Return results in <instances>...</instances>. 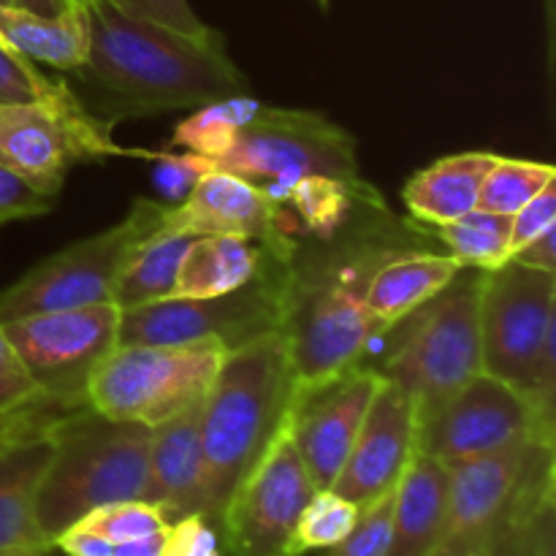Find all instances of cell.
I'll list each match as a JSON object with an SVG mask.
<instances>
[{
	"label": "cell",
	"mask_w": 556,
	"mask_h": 556,
	"mask_svg": "<svg viewBox=\"0 0 556 556\" xmlns=\"http://www.w3.org/2000/svg\"><path fill=\"white\" fill-rule=\"evenodd\" d=\"M434 233L416 220H400L389 204H367L337 231L299 237L288 261L282 340L296 389L358 367L383 340L367 307L372 275L394 255L427 248Z\"/></svg>",
	"instance_id": "obj_1"
},
{
	"label": "cell",
	"mask_w": 556,
	"mask_h": 556,
	"mask_svg": "<svg viewBox=\"0 0 556 556\" xmlns=\"http://www.w3.org/2000/svg\"><path fill=\"white\" fill-rule=\"evenodd\" d=\"M76 74L103 92L114 117L199 109L248 92V79L228 58L220 33L195 41L152 22L130 20L106 0L90 3V54Z\"/></svg>",
	"instance_id": "obj_2"
},
{
	"label": "cell",
	"mask_w": 556,
	"mask_h": 556,
	"mask_svg": "<svg viewBox=\"0 0 556 556\" xmlns=\"http://www.w3.org/2000/svg\"><path fill=\"white\" fill-rule=\"evenodd\" d=\"M296 394L280 331L226 353L201 405L206 519L220 525L228 500L286 424Z\"/></svg>",
	"instance_id": "obj_3"
},
{
	"label": "cell",
	"mask_w": 556,
	"mask_h": 556,
	"mask_svg": "<svg viewBox=\"0 0 556 556\" xmlns=\"http://www.w3.org/2000/svg\"><path fill=\"white\" fill-rule=\"evenodd\" d=\"M52 456L36 492V519L47 541L125 500H144L152 429L114 421L90 405L68 413L49 432Z\"/></svg>",
	"instance_id": "obj_4"
},
{
	"label": "cell",
	"mask_w": 556,
	"mask_h": 556,
	"mask_svg": "<svg viewBox=\"0 0 556 556\" xmlns=\"http://www.w3.org/2000/svg\"><path fill=\"white\" fill-rule=\"evenodd\" d=\"M483 269L462 266L454 280L402 320V340L378 369L416 405L418 421L432 416L472 375L483 372L481 288Z\"/></svg>",
	"instance_id": "obj_5"
},
{
	"label": "cell",
	"mask_w": 556,
	"mask_h": 556,
	"mask_svg": "<svg viewBox=\"0 0 556 556\" xmlns=\"http://www.w3.org/2000/svg\"><path fill=\"white\" fill-rule=\"evenodd\" d=\"M226 353L212 342L117 345L92 372L87 405L114 421L155 429L204 402Z\"/></svg>",
	"instance_id": "obj_6"
},
{
	"label": "cell",
	"mask_w": 556,
	"mask_h": 556,
	"mask_svg": "<svg viewBox=\"0 0 556 556\" xmlns=\"http://www.w3.org/2000/svg\"><path fill=\"white\" fill-rule=\"evenodd\" d=\"M215 166L253 182L271 201H280L282 193L304 177L364 182L356 139L342 125L309 109L266 103Z\"/></svg>",
	"instance_id": "obj_7"
},
{
	"label": "cell",
	"mask_w": 556,
	"mask_h": 556,
	"mask_svg": "<svg viewBox=\"0 0 556 556\" xmlns=\"http://www.w3.org/2000/svg\"><path fill=\"white\" fill-rule=\"evenodd\" d=\"M168 204L136 199L128 215L112 228L68 244L33 266L22 280L0 293V324L52 309L112 302V288L128 255L161 231Z\"/></svg>",
	"instance_id": "obj_8"
},
{
	"label": "cell",
	"mask_w": 556,
	"mask_h": 556,
	"mask_svg": "<svg viewBox=\"0 0 556 556\" xmlns=\"http://www.w3.org/2000/svg\"><path fill=\"white\" fill-rule=\"evenodd\" d=\"M139 152L114 144L112 119L92 114L68 85L52 101L0 106V166L49 199L63 190L74 163Z\"/></svg>",
	"instance_id": "obj_9"
},
{
	"label": "cell",
	"mask_w": 556,
	"mask_h": 556,
	"mask_svg": "<svg viewBox=\"0 0 556 556\" xmlns=\"http://www.w3.org/2000/svg\"><path fill=\"white\" fill-rule=\"evenodd\" d=\"M288 264L275 266L239 291L210 299H163L119 313V345H195L233 351L282 329Z\"/></svg>",
	"instance_id": "obj_10"
},
{
	"label": "cell",
	"mask_w": 556,
	"mask_h": 556,
	"mask_svg": "<svg viewBox=\"0 0 556 556\" xmlns=\"http://www.w3.org/2000/svg\"><path fill=\"white\" fill-rule=\"evenodd\" d=\"M119 313L114 302L52 309L9 320L3 331L38 391L81 407L92 372L119 345Z\"/></svg>",
	"instance_id": "obj_11"
},
{
	"label": "cell",
	"mask_w": 556,
	"mask_h": 556,
	"mask_svg": "<svg viewBox=\"0 0 556 556\" xmlns=\"http://www.w3.org/2000/svg\"><path fill=\"white\" fill-rule=\"evenodd\" d=\"M552 329H556V271L508 261L483 275V372L505 380L532 402L535 364Z\"/></svg>",
	"instance_id": "obj_12"
},
{
	"label": "cell",
	"mask_w": 556,
	"mask_h": 556,
	"mask_svg": "<svg viewBox=\"0 0 556 556\" xmlns=\"http://www.w3.org/2000/svg\"><path fill=\"white\" fill-rule=\"evenodd\" d=\"M318 492L293 448L288 418L266 454L255 462L220 516L223 543L231 556H299L296 527Z\"/></svg>",
	"instance_id": "obj_13"
},
{
	"label": "cell",
	"mask_w": 556,
	"mask_h": 556,
	"mask_svg": "<svg viewBox=\"0 0 556 556\" xmlns=\"http://www.w3.org/2000/svg\"><path fill=\"white\" fill-rule=\"evenodd\" d=\"M530 440L554 443V429L538 418L521 391L489 372L472 375L432 416L418 421V451L445 465Z\"/></svg>",
	"instance_id": "obj_14"
},
{
	"label": "cell",
	"mask_w": 556,
	"mask_h": 556,
	"mask_svg": "<svg viewBox=\"0 0 556 556\" xmlns=\"http://www.w3.org/2000/svg\"><path fill=\"white\" fill-rule=\"evenodd\" d=\"M383 375L369 364L296 389L288 410V434L315 489H331L362 429Z\"/></svg>",
	"instance_id": "obj_15"
},
{
	"label": "cell",
	"mask_w": 556,
	"mask_h": 556,
	"mask_svg": "<svg viewBox=\"0 0 556 556\" xmlns=\"http://www.w3.org/2000/svg\"><path fill=\"white\" fill-rule=\"evenodd\" d=\"M163 226L190 237L237 233L266 244L286 261H291L299 244V228L286 206L271 201L253 182L223 168L204 174L182 204L168 206Z\"/></svg>",
	"instance_id": "obj_16"
},
{
	"label": "cell",
	"mask_w": 556,
	"mask_h": 556,
	"mask_svg": "<svg viewBox=\"0 0 556 556\" xmlns=\"http://www.w3.org/2000/svg\"><path fill=\"white\" fill-rule=\"evenodd\" d=\"M418 451V413L410 396L391 380H380L362 429L342 465L331 492L367 508L396 489L402 472Z\"/></svg>",
	"instance_id": "obj_17"
},
{
	"label": "cell",
	"mask_w": 556,
	"mask_h": 556,
	"mask_svg": "<svg viewBox=\"0 0 556 556\" xmlns=\"http://www.w3.org/2000/svg\"><path fill=\"white\" fill-rule=\"evenodd\" d=\"M554 443L508 445L494 454L451 462L448 467V519L438 552L448 548H483L492 538L530 472L538 451ZM434 552V554H438ZM432 554V556H434Z\"/></svg>",
	"instance_id": "obj_18"
},
{
	"label": "cell",
	"mask_w": 556,
	"mask_h": 556,
	"mask_svg": "<svg viewBox=\"0 0 556 556\" xmlns=\"http://www.w3.org/2000/svg\"><path fill=\"white\" fill-rule=\"evenodd\" d=\"M201 405L152 429L144 500L161 508L168 525L193 514L206 516Z\"/></svg>",
	"instance_id": "obj_19"
},
{
	"label": "cell",
	"mask_w": 556,
	"mask_h": 556,
	"mask_svg": "<svg viewBox=\"0 0 556 556\" xmlns=\"http://www.w3.org/2000/svg\"><path fill=\"white\" fill-rule=\"evenodd\" d=\"M448 467L416 451L402 472L391 510V538L386 556H432L448 519Z\"/></svg>",
	"instance_id": "obj_20"
},
{
	"label": "cell",
	"mask_w": 556,
	"mask_h": 556,
	"mask_svg": "<svg viewBox=\"0 0 556 556\" xmlns=\"http://www.w3.org/2000/svg\"><path fill=\"white\" fill-rule=\"evenodd\" d=\"M286 258L255 239L237 233H206L193 237L182 264L172 299H210L239 291L266 275Z\"/></svg>",
	"instance_id": "obj_21"
},
{
	"label": "cell",
	"mask_w": 556,
	"mask_h": 556,
	"mask_svg": "<svg viewBox=\"0 0 556 556\" xmlns=\"http://www.w3.org/2000/svg\"><path fill=\"white\" fill-rule=\"evenodd\" d=\"M49 456V432L0 454V556H49L54 552L36 519V492Z\"/></svg>",
	"instance_id": "obj_22"
},
{
	"label": "cell",
	"mask_w": 556,
	"mask_h": 556,
	"mask_svg": "<svg viewBox=\"0 0 556 556\" xmlns=\"http://www.w3.org/2000/svg\"><path fill=\"white\" fill-rule=\"evenodd\" d=\"M462 269L459 261L448 253L418 248L394 255L372 275L367 288V307L383 337L394 331L429 299L438 296Z\"/></svg>",
	"instance_id": "obj_23"
},
{
	"label": "cell",
	"mask_w": 556,
	"mask_h": 556,
	"mask_svg": "<svg viewBox=\"0 0 556 556\" xmlns=\"http://www.w3.org/2000/svg\"><path fill=\"white\" fill-rule=\"evenodd\" d=\"M497 157L494 152H459L413 174L402 190V201L413 220L438 228L478 210L483 177Z\"/></svg>",
	"instance_id": "obj_24"
},
{
	"label": "cell",
	"mask_w": 556,
	"mask_h": 556,
	"mask_svg": "<svg viewBox=\"0 0 556 556\" xmlns=\"http://www.w3.org/2000/svg\"><path fill=\"white\" fill-rule=\"evenodd\" d=\"M0 38L33 63L79 71L90 54V5L71 3L54 16L0 3Z\"/></svg>",
	"instance_id": "obj_25"
},
{
	"label": "cell",
	"mask_w": 556,
	"mask_h": 556,
	"mask_svg": "<svg viewBox=\"0 0 556 556\" xmlns=\"http://www.w3.org/2000/svg\"><path fill=\"white\" fill-rule=\"evenodd\" d=\"M190 242H193L190 233L174 231L168 226L144 239L119 269L112 288V302L119 309H134L141 304L172 299L179 264H182Z\"/></svg>",
	"instance_id": "obj_26"
},
{
	"label": "cell",
	"mask_w": 556,
	"mask_h": 556,
	"mask_svg": "<svg viewBox=\"0 0 556 556\" xmlns=\"http://www.w3.org/2000/svg\"><path fill=\"white\" fill-rule=\"evenodd\" d=\"M554 494V445H546L538 451L508 514L494 527L481 556H535L541 516L546 505L556 503Z\"/></svg>",
	"instance_id": "obj_27"
},
{
	"label": "cell",
	"mask_w": 556,
	"mask_h": 556,
	"mask_svg": "<svg viewBox=\"0 0 556 556\" xmlns=\"http://www.w3.org/2000/svg\"><path fill=\"white\" fill-rule=\"evenodd\" d=\"M510 226L514 215L472 210L429 231L462 266L492 271L510 261Z\"/></svg>",
	"instance_id": "obj_28"
},
{
	"label": "cell",
	"mask_w": 556,
	"mask_h": 556,
	"mask_svg": "<svg viewBox=\"0 0 556 556\" xmlns=\"http://www.w3.org/2000/svg\"><path fill=\"white\" fill-rule=\"evenodd\" d=\"M261 106L264 103L250 98L248 92L204 103V106L195 109L188 119L177 125L172 141L182 147L185 152H195V155L220 161L231 150L244 125L258 114Z\"/></svg>",
	"instance_id": "obj_29"
},
{
	"label": "cell",
	"mask_w": 556,
	"mask_h": 556,
	"mask_svg": "<svg viewBox=\"0 0 556 556\" xmlns=\"http://www.w3.org/2000/svg\"><path fill=\"white\" fill-rule=\"evenodd\" d=\"M556 179L552 163L514 161V157H497L489 174L483 177L478 210L494 212V215H516L530 199H535L548 182Z\"/></svg>",
	"instance_id": "obj_30"
},
{
	"label": "cell",
	"mask_w": 556,
	"mask_h": 556,
	"mask_svg": "<svg viewBox=\"0 0 556 556\" xmlns=\"http://www.w3.org/2000/svg\"><path fill=\"white\" fill-rule=\"evenodd\" d=\"M358 516H362V508L348 503L345 497H340L331 489L315 492L296 527L299 556L307 552H318V548L337 546L356 527Z\"/></svg>",
	"instance_id": "obj_31"
},
{
	"label": "cell",
	"mask_w": 556,
	"mask_h": 556,
	"mask_svg": "<svg viewBox=\"0 0 556 556\" xmlns=\"http://www.w3.org/2000/svg\"><path fill=\"white\" fill-rule=\"evenodd\" d=\"M76 525L98 532V535H103L112 543H123L141 535H150V532L166 530L168 521L161 514V508H155L147 500H125V503H112L103 505V508H96L85 519L76 521Z\"/></svg>",
	"instance_id": "obj_32"
},
{
	"label": "cell",
	"mask_w": 556,
	"mask_h": 556,
	"mask_svg": "<svg viewBox=\"0 0 556 556\" xmlns=\"http://www.w3.org/2000/svg\"><path fill=\"white\" fill-rule=\"evenodd\" d=\"M63 87L65 81L49 79L36 68L33 60L22 58L20 52L0 43V106L52 101Z\"/></svg>",
	"instance_id": "obj_33"
},
{
	"label": "cell",
	"mask_w": 556,
	"mask_h": 556,
	"mask_svg": "<svg viewBox=\"0 0 556 556\" xmlns=\"http://www.w3.org/2000/svg\"><path fill=\"white\" fill-rule=\"evenodd\" d=\"M106 3L114 5L119 14L130 16V20L168 27V30L195 38V41H210V38L217 36L215 27L206 25L188 0H106Z\"/></svg>",
	"instance_id": "obj_34"
},
{
	"label": "cell",
	"mask_w": 556,
	"mask_h": 556,
	"mask_svg": "<svg viewBox=\"0 0 556 556\" xmlns=\"http://www.w3.org/2000/svg\"><path fill=\"white\" fill-rule=\"evenodd\" d=\"M141 157H150L155 163V172H152V179H155V188L161 190L163 204L177 206L182 204L190 195V190L199 185V179L204 174H210L215 166L212 157L195 155V152H182V155H172V152H144L141 150Z\"/></svg>",
	"instance_id": "obj_35"
},
{
	"label": "cell",
	"mask_w": 556,
	"mask_h": 556,
	"mask_svg": "<svg viewBox=\"0 0 556 556\" xmlns=\"http://www.w3.org/2000/svg\"><path fill=\"white\" fill-rule=\"evenodd\" d=\"M394 492H386L372 505L362 508L356 527L329 548V556H386L391 538V510H394Z\"/></svg>",
	"instance_id": "obj_36"
},
{
	"label": "cell",
	"mask_w": 556,
	"mask_h": 556,
	"mask_svg": "<svg viewBox=\"0 0 556 556\" xmlns=\"http://www.w3.org/2000/svg\"><path fill=\"white\" fill-rule=\"evenodd\" d=\"M54 199L38 193L30 182L14 174L11 168L0 166V226L27 217H41L52 210Z\"/></svg>",
	"instance_id": "obj_37"
},
{
	"label": "cell",
	"mask_w": 556,
	"mask_h": 556,
	"mask_svg": "<svg viewBox=\"0 0 556 556\" xmlns=\"http://www.w3.org/2000/svg\"><path fill=\"white\" fill-rule=\"evenodd\" d=\"M552 228H556V179L548 182L535 199L527 201L514 215V226H510V258L525 244L535 242L541 233L552 231Z\"/></svg>",
	"instance_id": "obj_38"
},
{
	"label": "cell",
	"mask_w": 556,
	"mask_h": 556,
	"mask_svg": "<svg viewBox=\"0 0 556 556\" xmlns=\"http://www.w3.org/2000/svg\"><path fill=\"white\" fill-rule=\"evenodd\" d=\"M166 552L174 556H223L220 532L206 516H185L168 527Z\"/></svg>",
	"instance_id": "obj_39"
},
{
	"label": "cell",
	"mask_w": 556,
	"mask_h": 556,
	"mask_svg": "<svg viewBox=\"0 0 556 556\" xmlns=\"http://www.w3.org/2000/svg\"><path fill=\"white\" fill-rule=\"evenodd\" d=\"M36 394H41V391L36 389L27 369L22 367L20 356L14 353L3 331V324H0V410L20 405V402L30 400Z\"/></svg>",
	"instance_id": "obj_40"
},
{
	"label": "cell",
	"mask_w": 556,
	"mask_h": 556,
	"mask_svg": "<svg viewBox=\"0 0 556 556\" xmlns=\"http://www.w3.org/2000/svg\"><path fill=\"white\" fill-rule=\"evenodd\" d=\"M54 548H60V552L68 556H112L114 543L98 535V532L74 525L63 535L54 538Z\"/></svg>",
	"instance_id": "obj_41"
},
{
	"label": "cell",
	"mask_w": 556,
	"mask_h": 556,
	"mask_svg": "<svg viewBox=\"0 0 556 556\" xmlns=\"http://www.w3.org/2000/svg\"><path fill=\"white\" fill-rule=\"evenodd\" d=\"M510 261H519V264L532 266V269L556 271V228L541 233L535 242L525 244V248H521Z\"/></svg>",
	"instance_id": "obj_42"
},
{
	"label": "cell",
	"mask_w": 556,
	"mask_h": 556,
	"mask_svg": "<svg viewBox=\"0 0 556 556\" xmlns=\"http://www.w3.org/2000/svg\"><path fill=\"white\" fill-rule=\"evenodd\" d=\"M168 527L166 530L150 532V535L134 538V541L114 543L112 556H163V552H166V541H168Z\"/></svg>",
	"instance_id": "obj_43"
},
{
	"label": "cell",
	"mask_w": 556,
	"mask_h": 556,
	"mask_svg": "<svg viewBox=\"0 0 556 556\" xmlns=\"http://www.w3.org/2000/svg\"><path fill=\"white\" fill-rule=\"evenodd\" d=\"M535 556H556V503L546 505V510L541 516Z\"/></svg>",
	"instance_id": "obj_44"
},
{
	"label": "cell",
	"mask_w": 556,
	"mask_h": 556,
	"mask_svg": "<svg viewBox=\"0 0 556 556\" xmlns=\"http://www.w3.org/2000/svg\"><path fill=\"white\" fill-rule=\"evenodd\" d=\"M14 5L33 11V14L54 16V14H60V11L68 9L71 3H68V0H14Z\"/></svg>",
	"instance_id": "obj_45"
},
{
	"label": "cell",
	"mask_w": 556,
	"mask_h": 556,
	"mask_svg": "<svg viewBox=\"0 0 556 556\" xmlns=\"http://www.w3.org/2000/svg\"><path fill=\"white\" fill-rule=\"evenodd\" d=\"M483 548H448V552H438L434 556H481Z\"/></svg>",
	"instance_id": "obj_46"
},
{
	"label": "cell",
	"mask_w": 556,
	"mask_h": 556,
	"mask_svg": "<svg viewBox=\"0 0 556 556\" xmlns=\"http://www.w3.org/2000/svg\"><path fill=\"white\" fill-rule=\"evenodd\" d=\"M68 3H76V5H90L92 0H68Z\"/></svg>",
	"instance_id": "obj_47"
},
{
	"label": "cell",
	"mask_w": 556,
	"mask_h": 556,
	"mask_svg": "<svg viewBox=\"0 0 556 556\" xmlns=\"http://www.w3.org/2000/svg\"><path fill=\"white\" fill-rule=\"evenodd\" d=\"M315 3H318V5H320V9H324V11H326V9H329V0H315Z\"/></svg>",
	"instance_id": "obj_48"
},
{
	"label": "cell",
	"mask_w": 556,
	"mask_h": 556,
	"mask_svg": "<svg viewBox=\"0 0 556 556\" xmlns=\"http://www.w3.org/2000/svg\"><path fill=\"white\" fill-rule=\"evenodd\" d=\"M0 3H5V5H14V0H0Z\"/></svg>",
	"instance_id": "obj_49"
},
{
	"label": "cell",
	"mask_w": 556,
	"mask_h": 556,
	"mask_svg": "<svg viewBox=\"0 0 556 556\" xmlns=\"http://www.w3.org/2000/svg\"><path fill=\"white\" fill-rule=\"evenodd\" d=\"M163 556H174V554H168V552H163Z\"/></svg>",
	"instance_id": "obj_50"
},
{
	"label": "cell",
	"mask_w": 556,
	"mask_h": 556,
	"mask_svg": "<svg viewBox=\"0 0 556 556\" xmlns=\"http://www.w3.org/2000/svg\"><path fill=\"white\" fill-rule=\"evenodd\" d=\"M0 43H3V47H5V41H3V38H0Z\"/></svg>",
	"instance_id": "obj_51"
}]
</instances>
